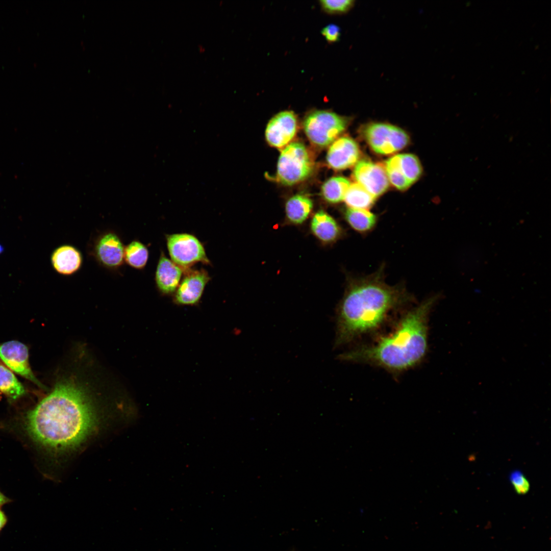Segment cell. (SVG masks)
Masks as SVG:
<instances>
[{
    "instance_id": "obj_1",
    "label": "cell",
    "mask_w": 551,
    "mask_h": 551,
    "mask_svg": "<svg viewBox=\"0 0 551 551\" xmlns=\"http://www.w3.org/2000/svg\"><path fill=\"white\" fill-rule=\"evenodd\" d=\"M97 416L83 389L70 381L58 382L26 418L27 430L42 446L58 450L74 448L91 434Z\"/></svg>"
},
{
    "instance_id": "obj_2",
    "label": "cell",
    "mask_w": 551,
    "mask_h": 551,
    "mask_svg": "<svg viewBox=\"0 0 551 551\" xmlns=\"http://www.w3.org/2000/svg\"><path fill=\"white\" fill-rule=\"evenodd\" d=\"M410 299L404 289L387 285L380 272L352 281L338 309L335 346L374 330Z\"/></svg>"
},
{
    "instance_id": "obj_3",
    "label": "cell",
    "mask_w": 551,
    "mask_h": 551,
    "mask_svg": "<svg viewBox=\"0 0 551 551\" xmlns=\"http://www.w3.org/2000/svg\"><path fill=\"white\" fill-rule=\"evenodd\" d=\"M436 297L422 302L407 313L395 331L375 344L339 355L340 360L377 365L399 372L420 362L428 347V318Z\"/></svg>"
},
{
    "instance_id": "obj_4",
    "label": "cell",
    "mask_w": 551,
    "mask_h": 551,
    "mask_svg": "<svg viewBox=\"0 0 551 551\" xmlns=\"http://www.w3.org/2000/svg\"><path fill=\"white\" fill-rule=\"evenodd\" d=\"M313 167V161L305 145L292 142L283 149L279 156L277 178L285 185H293L307 178Z\"/></svg>"
},
{
    "instance_id": "obj_5",
    "label": "cell",
    "mask_w": 551,
    "mask_h": 551,
    "mask_svg": "<svg viewBox=\"0 0 551 551\" xmlns=\"http://www.w3.org/2000/svg\"><path fill=\"white\" fill-rule=\"evenodd\" d=\"M346 117L326 110H315L308 114L304 121L305 132L314 145L324 147L333 142L346 129Z\"/></svg>"
},
{
    "instance_id": "obj_6",
    "label": "cell",
    "mask_w": 551,
    "mask_h": 551,
    "mask_svg": "<svg viewBox=\"0 0 551 551\" xmlns=\"http://www.w3.org/2000/svg\"><path fill=\"white\" fill-rule=\"evenodd\" d=\"M165 238L171 260L183 270L197 263L211 265L204 244L194 235L176 233L167 234Z\"/></svg>"
},
{
    "instance_id": "obj_7",
    "label": "cell",
    "mask_w": 551,
    "mask_h": 551,
    "mask_svg": "<svg viewBox=\"0 0 551 551\" xmlns=\"http://www.w3.org/2000/svg\"><path fill=\"white\" fill-rule=\"evenodd\" d=\"M363 134L371 149L381 155H389L401 150L409 141L408 134L403 130L385 123L367 124L363 130Z\"/></svg>"
},
{
    "instance_id": "obj_8",
    "label": "cell",
    "mask_w": 551,
    "mask_h": 551,
    "mask_svg": "<svg viewBox=\"0 0 551 551\" xmlns=\"http://www.w3.org/2000/svg\"><path fill=\"white\" fill-rule=\"evenodd\" d=\"M210 280L211 277L205 269L184 270L183 277L173 295V303L179 306L197 305Z\"/></svg>"
},
{
    "instance_id": "obj_9",
    "label": "cell",
    "mask_w": 551,
    "mask_h": 551,
    "mask_svg": "<svg viewBox=\"0 0 551 551\" xmlns=\"http://www.w3.org/2000/svg\"><path fill=\"white\" fill-rule=\"evenodd\" d=\"M0 359L13 372L34 383L40 388L45 389L31 368L29 350L23 343L11 340L0 344Z\"/></svg>"
},
{
    "instance_id": "obj_10",
    "label": "cell",
    "mask_w": 551,
    "mask_h": 551,
    "mask_svg": "<svg viewBox=\"0 0 551 551\" xmlns=\"http://www.w3.org/2000/svg\"><path fill=\"white\" fill-rule=\"evenodd\" d=\"M124 247L118 235L112 231L102 233L94 241L92 253L103 266L115 269L123 263Z\"/></svg>"
},
{
    "instance_id": "obj_11",
    "label": "cell",
    "mask_w": 551,
    "mask_h": 551,
    "mask_svg": "<svg viewBox=\"0 0 551 551\" xmlns=\"http://www.w3.org/2000/svg\"><path fill=\"white\" fill-rule=\"evenodd\" d=\"M357 183L377 198L388 188L389 182L384 168L368 160L357 162L353 172Z\"/></svg>"
},
{
    "instance_id": "obj_12",
    "label": "cell",
    "mask_w": 551,
    "mask_h": 551,
    "mask_svg": "<svg viewBox=\"0 0 551 551\" xmlns=\"http://www.w3.org/2000/svg\"><path fill=\"white\" fill-rule=\"evenodd\" d=\"M297 119L291 111L279 113L269 121L265 131V137L271 146L281 148L287 145L296 132Z\"/></svg>"
},
{
    "instance_id": "obj_13",
    "label": "cell",
    "mask_w": 551,
    "mask_h": 551,
    "mask_svg": "<svg viewBox=\"0 0 551 551\" xmlns=\"http://www.w3.org/2000/svg\"><path fill=\"white\" fill-rule=\"evenodd\" d=\"M360 157L358 145L348 137L335 140L330 147L327 161L331 168L342 170L350 167L358 162Z\"/></svg>"
},
{
    "instance_id": "obj_14",
    "label": "cell",
    "mask_w": 551,
    "mask_h": 551,
    "mask_svg": "<svg viewBox=\"0 0 551 551\" xmlns=\"http://www.w3.org/2000/svg\"><path fill=\"white\" fill-rule=\"evenodd\" d=\"M184 270L161 252L155 272L157 288L163 295H173L182 280Z\"/></svg>"
},
{
    "instance_id": "obj_15",
    "label": "cell",
    "mask_w": 551,
    "mask_h": 551,
    "mask_svg": "<svg viewBox=\"0 0 551 551\" xmlns=\"http://www.w3.org/2000/svg\"><path fill=\"white\" fill-rule=\"evenodd\" d=\"M54 269L59 274L69 276L81 268L83 258L80 252L71 245L65 244L56 248L51 255Z\"/></svg>"
},
{
    "instance_id": "obj_16",
    "label": "cell",
    "mask_w": 551,
    "mask_h": 551,
    "mask_svg": "<svg viewBox=\"0 0 551 551\" xmlns=\"http://www.w3.org/2000/svg\"><path fill=\"white\" fill-rule=\"evenodd\" d=\"M310 227L314 235L326 243L337 240L342 233L341 229L337 221L323 210H319L314 215Z\"/></svg>"
},
{
    "instance_id": "obj_17",
    "label": "cell",
    "mask_w": 551,
    "mask_h": 551,
    "mask_svg": "<svg viewBox=\"0 0 551 551\" xmlns=\"http://www.w3.org/2000/svg\"><path fill=\"white\" fill-rule=\"evenodd\" d=\"M312 208L313 203L309 197L297 194L290 197L286 203V217L291 223L300 224L306 220Z\"/></svg>"
},
{
    "instance_id": "obj_18",
    "label": "cell",
    "mask_w": 551,
    "mask_h": 551,
    "mask_svg": "<svg viewBox=\"0 0 551 551\" xmlns=\"http://www.w3.org/2000/svg\"><path fill=\"white\" fill-rule=\"evenodd\" d=\"M26 392L13 372L0 363V392L13 400L23 396Z\"/></svg>"
},
{
    "instance_id": "obj_19",
    "label": "cell",
    "mask_w": 551,
    "mask_h": 551,
    "mask_svg": "<svg viewBox=\"0 0 551 551\" xmlns=\"http://www.w3.org/2000/svg\"><path fill=\"white\" fill-rule=\"evenodd\" d=\"M345 218L349 225L356 231L363 233L371 230L377 222V216L367 210L347 209Z\"/></svg>"
},
{
    "instance_id": "obj_20",
    "label": "cell",
    "mask_w": 551,
    "mask_h": 551,
    "mask_svg": "<svg viewBox=\"0 0 551 551\" xmlns=\"http://www.w3.org/2000/svg\"><path fill=\"white\" fill-rule=\"evenodd\" d=\"M376 198L357 183L350 185L344 201L349 208L365 209L370 208Z\"/></svg>"
},
{
    "instance_id": "obj_21",
    "label": "cell",
    "mask_w": 551,
    "mask_h": 551,
    "mask_svg": "<svg viewBox=\"0 0 551 551\" xmlns=\"http://www.w3.org/2000/svg\"><path fill=\"white\" fill-rule=\"evenodd\" d=\"M349 181L342 177H335L327 180L322 186V194L325 201L335 204L344 200L350 186Z\"/></svg>"
},
{
    "instance_id": "obj_22",
    "label": "cell",
    "mask_w": 551,
    "mask_h": 551,
    "mask_svg": "<svg viewBox=\"0 0 551 551\" xmlns=\"http://www.w3.org/2000/svg\"><path fill=\"white\" fill-rule=\"evenodd\" d=\"M149 256L147 247L138 240H133L124 247V261L131 267L142 269Z\"/></svg>"
},
{
    "instance_id": "obj_23",
    "label": "cell",
    "mask_w": 551,
    "mask_h": 551,
    "mask_svg": "<svg viewBox=\"0 0 551 551\" xmlns=\"http://www.w3.org/2000/svg\"><path fill=\"white\" fill-rule=\"evenodd\" d=\"M385 167L389 182L397 189L405 190L411 185L400 169L399 155L394 156L387 160Z\"/></svg>"
},
{
    "instance_id": "obj_24",
    "label": "cell",
    "mask_w": 551,
    "mask_h": 551,
    "mask_svg": "<svg viewBox=\"0 0 551 551\" xmlns=\"http://www.w3.org/2000/svg\"><path fill=\"white\" fill-rule=\"evenodd\" d=\"M399 168L409 183L412 185L420 177L422 168L418 159L410 154H400Z\"/></svg>"
},
{
    "instance_id": "obj_25",
    "label": "cell",
    "mask_w": 551,
    "mask_h": 551,
    "mask_svg": "<svg viewBox=\"0 0 551 551\" xmlns=\"http://www.w3.org/2000/svg\"><path fill=\"white\" fill-rule=\"evenodd\" d=\"M353 0H321L320 4L323 10L331 14H340L347 12L354 6Z\"/></svg>"
},
{
    "instance_id": "obj_26",
    "label": "cell",
    "mask_w": 551,
    "mask_h": 551,
    "mask_svg": "<svg viewBox=\"0 0 551 551\" xmlns=\"http://www.w3.org/2000/svg\"><path fill=\"white\" fill-rule=\"evenodd\" d=\"M510 480L515 491L519 494H526L530 488V483L524 475L519 471H515L511 473Z\"/></svg>"
},
{
    "instance_id": "obj_27",
    "label": "cell",
    "mask_w": 551,
    "mask_h": 551,
    "mask_svg": "<svg viewBox=\"0 0 551 551\" xmlns=\"http://www.w3.org/2000/svg\"><path fill=\"white\" fill-rule=\"evenodd\" d=\"M321 33L327 41L331 43L335 42L339 39L340 30L336 24H330L322 29Z\"/></svg>"
},
{
    "instance_id": "obj_28",
    "label": "cell",
    "mask_w": 551,
    "mask_h": 551,
    "mask_svg": "<svg viewBox=\"0 0 551 551\" xmlns=\"http://www.w3.org/2000/svg\"><path fill=\"white\" fill-rule=\"evenodd\" d=\"M7 522V518L5 514L0 510V531L4 527Z\"/></svg>"
},
{
    "instance_id": "obj_29",
    "label": "cell",
    "mask_w": 551,
    "mask_h": 551,
    "mask_svg": "<svg viewBox=\"0 0 551 551\" xmlns=\"http://www.w3.org/2000/svg\"><path fill=\"white\" fill-rule=\"evenodd\" d=\"M9 499L0 492V506L8 502Z\"/></svg>"
},
{
    "instance_id": "obj_30",
    "label": "cell",
    "mask_w": 551,
    "mask_h": 551,
    "mask_svg": "<svg viewBox=\"0 0 551 551\" xmlns=\"http://www.w3.org/2000/svg\"><path fill=\"white\" fill-rule=\"evenodd\" d=\"M3 251H4V247H3V246H2V245H1V244H0V254H1V253H2L3 252Z\"/></svg>"
}]
</instances>
